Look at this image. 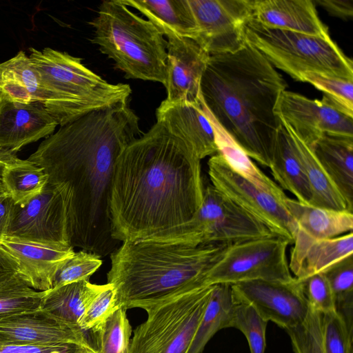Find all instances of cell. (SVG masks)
Here are the masks:
<instances>
[{
    "label": "cell",
    "instance_id": "obj_1",
    "mask_svg": "<svg viewBox=\"0 0 353 353\" xmlns=\"http://www.w3.org/2000/svg\"><path fill=\"white\" fill-rule=\"evenodd\" d=\"M128 101L92 111L61 126L28 160L65 193L70 244L100 257L119 245L112 234L110 200L117 160L139 137Z\"/></svg>",
    "mask_w": 353,
    "mask_h": 353
},
{
    "label": "cell",
    "instance_id": "obj_2",
    "mask_svg": "<svg viewBox=\"0 0 353 353\" xmlns=\"http://www.w3.org/2000/svg\"><path fill=\"white\" fill-rule=\"evenodd\" d=\"M203 191L201 160L157 121L117 160L110 200L113 239L145 240L188 222L199 208Z\"/></svg>",
    "mask_w": 353,
    "mask_h": 353
},
{
    "label": "cell",
    "instance_id": "obj_3",
    "mask_svg": "<svg viewBox=\"0 0 353 353\" xmlns=\"http://www.w3.org/2000/svg\"><path fill=\"white\" fill-rule=\"evenodd\" d=\"M210 55L200 82L203 105L251 159L269 168L285 80L247 41L236 52Z\"/></svg>",
    "mask_w": 353,
    "mask_h": 353
},
{
    "label": "cell",
    "instance_id": "obj_4",
    "mask_svg": "<svg viewBox=\"0 0 353 353\" xmlns=\"http://www.w3.org/2000/svg\"><path fill=\"white\" fill-rule=\"evenodd\" d=\"M226 246L122 242L110 254L108 283L115 290L116 306L146 312L191 290L209 285L208 275Z\"/></svg>",
    "mask_w": 353,
    "mask_h": 353
},
{
    "label": "cell",
    "instance_id": "obj_5",
    "mask_svg": "<svg viewBox=\"0 0 353 353\" xmlns=\"http://www.w3.org/2000/svg\"><path fill=\"white\" fill-rule=\"evenodd\" d=\"M29 51L40 80L41 103L60 126L95 110L128 101L129 85L108 83L79 58L50 48Z\"/></svg>",
    "mask_w": 353,
    "mask_h": 353
},
{
    "label": "cell",
    "instance_id": "obj_6",
    "mask_svg": "<svg viewBox=\"0 0 353 353\" xmlns=\"http://www.w3.org/2000/svg\"><path fill=\"white\" fill-rule=\"evenodd\" d=\"M90 23L94 28L91 41L114 61L125 78L165 84L167 41L154 24L121 0L103 1Z\"/></svg>",
    "mask_w": 353,
    "mask_h": 353
},
{
    "label": "cell",
    "instance_id": "obj_7",
    "mask_svg": "<svg viewBox=\"0 0 353 353\" xmlns=\"http://www.w3.org/2000/svg\"><path fill=\"white\" fill-rule=\"evenodd\" d=\"M245 40L274 67L303 82L306 73L353 80V62L330 37L270 28L251 18Z\"/></svg>",
    "mask_w": 353,
    "mask_h": 353
},
{
    "label": "cell",
    "instance_id": "obj_8",
    "mask_svg": "<svg viewBox=\"0 0 353 353\" xmlns=\"http://www.w3.org/2000/svg\"><path fill=\"white\" fill-rule=\"evenodd\" d=\"M273 236H279L211 184L204 188L202 203L190 221L145 240L228 247Z\"/></svg>",
    "mask_w": 353,
    "mask_h": 353
},
{
    "label": "cell",
    "instance_id": "obj_9",
    "mask_svg": "<svg viewBox=\"0 0 353 353\" xmlns=\"http://www.w3.org/2000/svg\"><path fill=\"white\" fill-rule=\"evenodd\" d=\"M213 287L183 293L147 311L126 353H188Z\"/></svg>",
    "mask_w": 353,
    "mask_h": 353
},
{
    "label": "cell",
    "instance_id": "obj_10",
    "mask_svg": "<svg viewBox=\"0 0 353 353\" xmlns=\"http://www.w3.org/2000/svg\"><path fill=\"white\" fill-rule=\"evenodd\" d=\"M290 243L280 236L232 245L210 270L207 283L233 285L250 281L287 282L294 279L287 249Z\"/></svg>",
    "mask_w": 353,
    "mask_h": 353
},
{
    "label": "cell",
    "instance_id": "obj_11",
    "mask_svg": "<svg viewBox=\"0 0 353 353\" xmlns=\"http://www.w3.org/2000/svg\"><path fill=\"white\" fill-rule=\"evenodd\" d=\"M208 166L214 188L292 245L297 227L281 201L234 172L217 153Z\"/></svg>",
    "mask_w": 353,
    "mask_h": 353
},
{
    "label": "cell",
    "instance_id": "obj_12",
    "mask_svg": "<svg viewBox=\"0 0 353 353\" xmlns=\"http://www.w3.org/2000/svg\"><path fill=\"white\" fill-rule=\"evenodd\" d=\"M274 111L279 119L311 148L324 135L353 138V117L324 96L321 100L311 99L285 90Z\"/></svg>",
    "mask_w": 353,
    "mask_h": 353
},
{
    "label": "cell",
    "instance_id": "obj_13",
    "mask_svg": "<svg viewBox=\"0 0 353 353\" xmlns=\"http://www.w3.org/2000/svg\"><path fill=\"white\" fill-rule=\"evenodd\" d=\"M197 28L195 39L210 54L234 52L246 43L244 28L252 0H188Z\"/></svg>",
    "mask_w": 353,
    "mask_h": 353
},
{
    "label": "cell",
    "instance_id": "obj_14",
    "mask_svg": "<svg viewBox=\"0 0 353 353\" xmlns=\"http://www.w3.org/2000/svg\"><path fill=\"white\" fill-rule=\"evenodd\" d=\"M6 236L47 243L70 244L64 189L47 183L23 205L14 203Z\"/></svg>",
    "mask_w": 353,
    "mask_h": 353
},
{
    "label": "cell",
    "instance_id": "obj_15",
    "mask_svg": "<svg viewBox=\"0 0 353 353\" xmlns=\"http://www.w3.org/2000/svg\"><path fill=\"white\" fill-rule=\"evenodd\" d=\"M236 301L251 305L266 321L285 330L301 325L310 307L297 279L287 282L250 281L231 285Z\"/></svg>",
    "mask_w": 353,
    "mask_h": 353
},
{
    "label": "cell",
    "instance_id": "obj_16",
    "mask_svg": "<svg viewBox=\"0 0 353 353\" xmlns=\"http://www.w3.org/2000/svg\"><path fill=\"white\" fill-rule=\"evenodd\" d=\"M91 341L42 308L0 319V345L70 343L98 351Z\"/></svg>",
    "mask_w": 353,
    "mask_h": 353
},
{
    "label": "cell",
    "instance_id": "obj_17",
    "mask_svg": "<svg viewBox=\"0 0 353 353\" xmlns=\"http://www.w3.org/2000/svg\"><path fill=\"white\" fill-rule=\"evenodd\" d=\"M166 79L164 86L169 103H198L200 82L210 54L194 39L166 37Z\"/></svg>",
    "mask_w": 353,
    "mask_h": 353
},
{
    "label": "cell",
    "instance_id": "obj_18",
    "mask_svg": "<svg viewBox=\"0 0 353 353\" xmlns=\"http://www.w3.org/2000/svg\"><path fill=\"white\" fill-rule=\"evenodd\" d=\"M58 125L41 102L0 101V150L15 154L23 146L48 137Z\"/></svg>",
    "mask_w": 353,
    "mask_h": 353
},
{
    "label": "cell",
    "instance_id": "obj_19",
    "mask_svg": "<svg viewBox=\"0 0 353 353\" xmlns=\"http://www.w3.org/2000/svg\"><path fill=\"white\" fill-rule=\"evenodd\" d=\"M3 247L20 265L29 285L38 291L52 288V281L59 265L75 252L68 243H47L4 236Z\"/></svg>",
    "mask_w": 353,
    "mask_h": 353
},
{
    "label": "cell",
    "instance_id": "obj_20",
    "mask_svg": "<svg viewBox=\"0 0 353 353\" xmlns=\"http://www.w3.org/2000/svg\"><path fill=\"white\" fill-rule=\"evenodd\" d=\"M156 116L157 121L185 141L200 160L217 153L214 128L201 99L198 103L164 100L157 109Z\"/></svg>",
    "mask_w": 353,
    "mask_h": 353
},
{
    "label": "cell",
    "instance_id": "obj_21",
    "mask_svg": "<svg viewBox=\"0 0 353 353\" xmlns=\"http://www.w3.org/2000/svg\"><path fill=\"white\" fill-rule=\"evenodd\" d=\"M252 18L270 28L330 37L312 0H252Z\"/></svg>",
    "mask_w": 353,
    "mask_h": 353
},
{
    "label": "cell",
    "instance_id": "obj_22",
    "mask_svg": "<svg viewBox=\"0 0 353 353\" xmlns=\"http://www.w3.org/2000/svg\"><path fill=\"white\" fill-rule=\"evenodd\" d=\"M292 245L289 268L294 278L302 279L323 272L353 254V233L317 239L297 230Z\"/></svg>",
    "mask_w": 353,
    "mask_h": 353
},
{
    "label": "cell",
    "instance_id": "obj_23",
    "mask_svg": "<svg viewBox=\"0 0 353 353\" xmlns=\"http://www.w3.org/2000/svg\"><path fill=\"white\" fill-rule=\"evenodd\" d=\"M312 149L352 212L353 138L324 135Z\"/></svg>",
    "mask_w": 353,
    "mask_h": 353
},
{
    "label": "cell",
    "instance_id": "obj_24",
    "mask_svg": "<svg viewBox=\"0 0 353 353\" xmlns=\"http://www.w3.org/2000/svg\"><path fill=\"white\" fill-rule=\"evenodd\" d=\"M281 203L294 221L297 230L317 239L339 236L353 230V214L304 204L285 196Z\"/></svg>",
    "mask_w": 353,
    "mask_h": 353
},
{
    "label": "cell",
    "instance_id": "obj_25",
    "mask_svg": "<svg viewBox=\"0 0 353 353\" xmlns=\"http://www.w3.org/2000/svg\"><path fill=\"white\" fill-rule=\"evenodd\" d=\"M269 168L281 187L295 196L299 202L310 205L312 194L308 180L282 122L277 131Z\"/></svg>",
    "mask_w": 353,
    "mask_h": 353
},
{
    "label": "cell",
    "instance_id": "obj_26",
    "mask_svg": "<svg viewBox=\"0 0 353 353\" xmlns=\"http://www.w3.org/2000/svg\"><path fill=\"white\" fill-rule=\"evenodd\" d=\"M142 13L163 35L196 39L197 28L188 0H121Z\"/></svg>",
    "mask_w": 353,
    "mask_h": 353
},
{
    "label": "cell",
    "instance_id": "obj_27",
    "mask_svg": "<svg viewBox=\"0 0 353 353\" xmlns=\"http://www.w3.org/2000/svg\"><path fill=\"white\" fill-rule=\"evenodd\" d=\"M106 286L107 283L97 285L88 280H82L52 288L45 291L41 308L71 327L83 332L79 327L80 321L90 302Z\"/></svg>",
    "mask_w": 353,
    "mask_h": 353
},
{
    "label": "cell",
    "instance_id": "obj_28",
    "mask_svg": "<svg viewBox=\"0 0 353 353\" xmlns=\"http://www.w3.org/2000/svg\"><path fill=\"white\" fill-rule=\"evenodd\" d=\"M41 99L38 73L23 51L0 63V101L30 103Z\"/></svg>",
    "mask_w": 353,
    "mask_h": 353
},
{
    "label": "cell",
    "instance_id": "obj_29",
    "mask_svg": "<svg viewBox=\"0 0 353 353\" xmlns=\"http://www.w3.org/2000/svg\"><path fill=\"white\" fill-rule=\"evenodd\" d=\"M201 104L214 128L217 154L234 172L281 201L286 195L281 187L254 163L243 148L215 121L202 102Z\"/></svg>",
    "mask_w": 353,
    "mask_h": 353
},
{
    "label": "cell",
    "instance_id": "obj_30",
    "mask_svg": "<svg viewBox=\"0 0 353 353\" xmlns=\"http://www.w3.org/2000/svg\"><path fill=\"white\" fill-rule=\"evenodd\" d=\"M282 123L290 136L296 154L308 180L312 194L310 205L349 211L345 199L326 174L312 149L302 141L285 123Z\"/></svg>",
    "mask_w": 353,
    "mask_h": 353
},
{
    "label": "cell",
    "instance_id": "obj_31",
    "mask_svg": "<svg viewBox=\"0 0 353 353\" xmlns=\"http://www.w3.org/2000/svg\"><path fill=\"white\" fill-rule=\"evenodd\" d=\"M236 304L231 285H214L188 353H202L206 344L219 330L230 327Z\"/></svg>",
    "mask_w": 353,
    "mask_h": 353
},
{
    "label": "cell",
    "instance_id": "obj_32",
    "mask_svg": "<svg viewBox=\"0 0 353 353\" xmlns=\"http://www.w3.org/2000/svg\"><path fill=\"white\" fill-rule=\"evenodd\" d=\"M3 177L8 194L17 205H23L38 195L48 181L41 167L15 154L8 159Z\"/></svg>",
    "mask_w": 353,
    "mask_h": 353
},
{
    "label": "cell",
    "instance_id": "obj_33",
    "mask_svg": "<svg viewBox=\"0 0 353 353\" xmlns=\"http://www.w3.org/2000/svg\"><path fill=\"white\" fill-rule=\"evenodd\" d=\"M334 297L335 311L353 334V254L323 272Z\"/></svg>",
    "mask_w": 353,
    "mask_h": 353
},
{
    "label": "cell",
    "instance_id": "obj_34",
    "mask_svg": "<svg viewBox=\"0 0 353 353\" xmlns=\"http://www.w3.org/2000/svg\"><path fill=\"white\" fill-rule=\"evenodd\" d=\"M45 291L32 288L23 278L0 287V319L41 308Z\"/></svg>",
    "mask_w": 353,
    "mask_h": 353
},
{
    "label": "cell",
    "instance_id": "obj_35",
    "mask_svg": "<svg viewBox=\"0 0 353 353\" xmlns=\"http://www.w3.org/2000/svg\"><path fill=\"white\" fill-rule=\"evenodd\" d=\"M126 310L117 306L97 334L99 353H126L132 336Z\"/></svg>",
    "mask_w": 353,
    "mask_h": 353
},
{
    "label": "cell",
    "instance_id": "obj_36",
    "mask_svg": "<svg viewBox=\"0 0 353 353\" xmlns=\"http://www.w3.org/2000/svg\"><path fill=\"white\" fill-rule=\"evenodd\" d=\"M267 324L251 305L236 301L230 327L245 335L251 353H265Z\"/></svg>",
    "mask_w": 353,
    "mask_h": 353
},
{
    "label": "cell",
    "instance_id": "obj_37",
    "mask_svg": "<svg viewBox=\"0 0 353 353\" xmlns=\"http://www.w3.org/2000/svg\"><path fill=\"white\" fill-rule=\"evenodd\" d=\"M303 82L312 84L347 115L353 117V80L306 73Z\"/></svg>",
    "mask_w": 353,
    "mask_h": 353
},
{
    "label": "cell",
    "instance_id": "obj_38",
    "mask_svg": "<svg viewBox=\"0 0 353 353\" xmlns=\"http://www.w3.org/2000/svg\"><path fill=\"white\" fill-rule=\"evenodd\" d=\"M101 264V257L95 254L84 250L74 252L58 267L53 278L52 288L82 280L89 281Z\"/></svg>",
    "mask_w": 353,
    "mask_h": 353
},
{
    "label": "cell",
    "instance_id": "obj_39",
    "mask_svg": "<svg viewBox=\"0 0 353 353\" xmlns=\"http://www.w3.org/2000/svg\"><path fill=\"white\" fill-rule=\"evenodd\" d=\"M285 331L294 353H323L321 313L310 308L304 323Z\"/></svg>",
    "mask_w": 353,
    "mask_h": 353
},
{
    "label": "cell",
    "instance_id": "obj_40",
    "mask_svg": "<svg viewBox=\"0 0 353 353\" xmlns=\"http://www.w3.org/2000/svg\"><path fill=\"white\" fill-rule=\"evenodd\" d=\"M116 307L115 290L107 283L106 288L94 298L85 310L79 323L80 328L97 343L91 335L97 338V332Z\"/></svg>",
    "mask_w": 353,
    "mask_h": 353
},
{
    "label": "cell",
    "instance_id": "obj_41",
    "mask_svg": "<svg viewBox=\"0 0 353 353\" xmlns=\"http://www.w3.org/2000/svg\"><path fill=\"white\" fill-rule=\"evenodd\" d=\"M323 353H353V334L336 311L321 314Z\"/></svg>",
    "mask_w": 353,
    "mask_h": 353
},
{
    "label": "cell",
    "instance_id": "obj_42",
    "mask_svg": "<svg viewBox=\"0 0 353 353\" xmlns=\"http://www.w3.org/2000/svg\"><path fill=\"white\" fill-rule=\"evenodd\" d=\"M310 307L321 314L335 311L333 294L323 272L298 279Z\"/></svg>",
    "mask_w": 353,
    "mask_h": 353
},
{
    "label": "cell",
    "instance_id": "obj_43",
    "mask_svg": "<svg viewBox=\"0 0 353 353\" xmlns=\"http://www.w3.org/2000/svg\"><path fill=\"white\" fill-rule=\"evenodd\" d=\"M83 346L70 344H48L37 345H0V353H82Z\"/></svg>",
    "mask_w": 353,
    "mask_h": 353
},
{
    "label": "cell",
    "instance_id": "obj_44",
    "mask_svg": "<svg viewBox=\"0 0 353 353\" xmlns=\"http://www.w3.org/2000/svg\"><path fill=\"white\" fill-rule=\"evenodd\" d=\"M19 278L26 279L19 264L0 245V287Z\"/></svg>",
    "mask_w": 353,
    "mask_h": 353
},
{
    "label": "cell",
    "instance_id": "obj_45",
    "mask_svg": "<svg viewBox=\"0 0 353 353\" xmlns=\"http://www.w3.org/2000/svg\"><path fill=\"white\" fill-rule=\"evenodd\" d=\"M314 5H319L330 15L343 19L353 16V0H312Z\"/></svg>",
    "mask_w": 353,
    "mask_h": 353
},
{
    "label": "cell",
    "instance_id": "obj_46",
    "mask_svg": "<svg viewBox=\"0 0 353 353\" xmlns=\"http://www.w3.org/2000/svg\"><path fill=\"white\" fill-rule=\"evenodd\" d=\"M14 203L10 195L0 196V240L6 234Z\"/></svg>",
    "mask_w": 353,
    "mask_h": 353
},
{
    "label": "cell",
    "instance_id": "obj_47",
    "mask_svg": "<svg viewBox=\"0 0 353 353\" xmlns=\"http://www.w3.org/2000/svg\"><path fill=\"white\" fill-rule=\"evenodd\" d=\"M13 154L3 151L0 157V196L9 195L5 182H4V171L10 157Z\"/></svg>",
    "mask_w": 353,
    "mask_h": 353
},
{
    "label": "cell",
    "instance_id": "obj_48",
    "mask_svg": "<svg viewBox=\"0 0 353 353\" xmlns=\"http://www.w3.org/2000/svg\"><path fill=\"white\" fill-rule=\"evenodd\" d=\"M82 353H99L97 350H86Z\"/></svg>",
    "mask_w": 353,
    "mask_h": 353
}]
</instances>
